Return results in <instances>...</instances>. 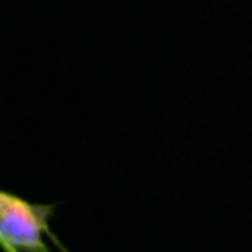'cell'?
<instances>
[{"mask_svg": "<svg viewBox=\"0 0 252 252\" xmlns=\"http://www.w3.org/2000/svg\"><path fill=\"white\" fill-rule=\"evenodd\" d=\"M51 207L30 203L0 189V248L16 252H53L47 246Z\"/></svg>", "mask_w": 252, "mask_h": 252, "instance_id": "cell-1", "label": "cell"}, {"mask_svg": "<svg viewBox=\"0 0 252 252\" xmlns=\"http://www.w3.org/2000/svg\"><path fill=\"white\" fill-rule=\"evenodd\" d=\"M4 252H16V250H12V248H2Z\"/></svg>", "mask_w": 252, "mask_h": 252, "instance_id": "cell-2", "label": "cell"}]
</instances>
